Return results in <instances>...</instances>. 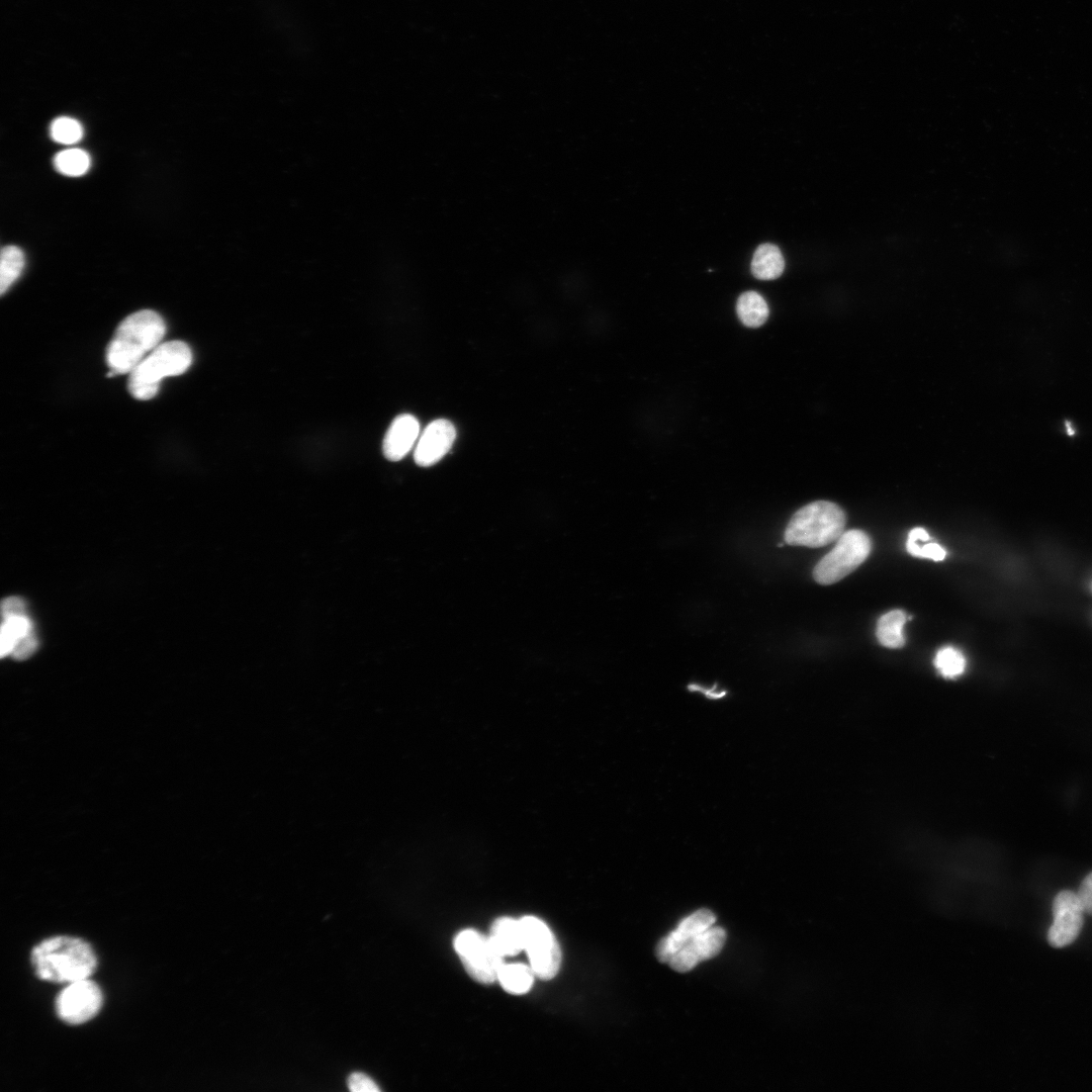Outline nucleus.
Segmentation results:
<instances>
[{
    "mask_svg": "<svg viewBox=\"0 0 1092 1092\" xmlns=\"http://www.w3.org/2000/svg\"><path fill=\"white\" fill-rule=\"evenodd\" d=\"M30 963L38 979L69 984L88 979L97 967V958L86 940L57 935L41 940L32 948Z\"/></svg>",
    "mask_w": 1092,
    "mask_h": 1092,
    "instance_id": "f257e3e1",
    "label": "nucleus"
},
{
    "mask_svg": "<svg viewBox=\"0 0 1092 1092\" xmlns=\"http://www.w3.org/2000/svg\"><path fill=\"white\" fill-rule=\"evenodd\" d=\"M165 331L163 318L154 310L143 309L126 316L106 349L107 376L130 373L161 344Z\"/></svg>",
    "mask_w": 1092,
    "mask_h": 1092,
    "instance_id": "f03ea898",
    "label": "nucleus"
},
{
    "mask_svg": "<svg viewBox=\"0 0 1092 1092\" xmlns=\"http://www.w3.org/2000/svg\"><path fill=\"white\" fill-rule=\"evenodd\" d=\"M191 362V350L184 342L161 343L129 373L128 391L136 399H151L163 378L184 373Z\"/></svg>",
    "mask_w": 1092,
    "mask_h": 1092,
    "instance_id": "7ed1b4c3",
    "label": "nucleus"
},
{
    "mask_svg": "<svg viewBox=\"0 0 1092 1092\" xmlns=\"http://www.w3.org/2000/svg\"><path fill=\"white\" fill-rule=\"evenodd\" d=\"M845 522V514L836 504L813 502L793 515L785 530V541L793 546L822 547L842 535Z\"/></svg>",
    "mask_w": 1092,
    "mask_h": 1092,
    "instance_id": "20e7f679",
    "label": "nucleus"
},
{
    "mask_svg": "<svg viewBox=\"0 0 1092 1092\" xmlns=\"http://www.w3.org/2000/svg\"><path fill=\"white\" fill-rule=\"evenodd\" d=\"M833 549L814 567L813 577L820 584L837 582L856 569L869 556L872 542L860 530L843 532Z\"/></svg>",
    "mask_w": 1092,
    "mask_h": 1092,
    "instance_id": "39448f33",
    "label": "nucleus"
},
{
    "mask_svg": "<svg viewBox=\"0 0 1092 1092\" xmlns=\"http://www.w3.org/2000/svg\"><path fill=\"white\" fill-rule=\"evenodd\" d=\"M454 948L466 972L481 984H490L497 979L503 967L504 956L498 951L491 938L473 929H465L454 939Z\"/></svg>",
    "mask_w": 1092,
    "mask_h": 1092,
    "instance_id": "423d86ee",
    "label": "nucleus"
},
{
    "mask_svg": "<svg viewBox=\"0 0 1092 1092\" xmlns=\"http://www.w3.org/2000/svg\"><path fill=\"white\" fill-rule=\"evenodd\" d=\"M520 922L524 949L528 953L532 971L540 979H552L561 965L558 941L549 927L539 918L526 916Z\"/></svg>",
    "mask_w": 1092,
    "mask_h": 1092,
    "instance_id": "0eeeda50",
    "label": "nucleus"
},
{
    "mask_svg": "<svg viewBox=\"0 0 1092 1092\" xmlns=\"http://www.w3.org/2000/svg\"><path fill=\"white\" fill-rule=\"evenodd\" d=\"M102 1003L101 989L88 978L69 983L58 994L56 1011L65 1023L79 1025L95 1017Z\"/></svg>",
    "mask_w": 1092,
    "mask_h": 1092,
    "instance_id": "6e6552de",
    "label": "nucleus"
},
{
    "mask_svg": "<svg viewBox=\"0 0 1092 1092\" xmlns=\"http://www.w3.org/2000/svg\"><path fill=\"white\" fill-rule=\"evenodd\" d=\"M1084 909L1077 893L1065 890L1053 902L1054 921L1048 932L1049 943L1064 947L1076 940L1084 923Z\"/></svg>",
    "mask_w": 1092,
    "mask_h": 1092,
    "instance_id": "1a4fd4ad",
    "label": "nucleus"
},
{
    "mask_svg": "<svg viewBox=\"0 0 1092 1092\" xmlns=\"http://www.w3.org/2000/svg\"><path fill=\"white\" fill-rule=\"evenodd\" d=\"M726 932L720 926H711L671 956L667 964L679 973L693 970L700 962L715 958L723 948Z\"/></svg>",
    "mask_w": 1092,
    "mask_h": 1092,
    "instance_id": "9d476101",
    "label": "nucleus"
},
{
    "mask_svg": "<svg viewBox=\"0 0 1092 1092\" xmlns=\"http://www.w3.org/2000/svg\"><path fill=\"white\" fill-rule=\"evenodd\" d=\"M456 438L454 425L445 419L435 420L422 432L414 453L418 465L428 467L440 461Z\"/></svg>",
    "mask_w": 1092,
    "mask_h": 1092,
    "instance_id": "9b49d317",
    "label": "nucleus"
},
{
    "mask_svg": "<svg viewBox=\"0 0 1092 1092\" xmlns=\"http://www.w3.org/2000/svg\"><path fill=\"white\" fill-rule=\"evenodd\" d=\"M715 921L716 916L708 909H700L685 917L674 930L657 943V959L661 963H667L673 953L713 926Z\"/></svg>",
    "mask_w": 1092,
    "mask_h": 1092,
    "instance_id": "f8f14e48",
    "label": "nucleus"
},
{
    "mask_svg": "<svg viewBox=\"0 0 1092 1092\" xmlns=\"http://www.w3.org/2000/svg\"><path fill=\"white\" fill-rule=\"evenodd\" d=\"M420 435L418 420L403 414L396 417L383 439V454L390 461L401 460L413 448Z\"/></svg>",
    "mask_w": 1092,
    "mask_h": 1092,
    "instance_id": "ddd939ff",
    "label": "nucleus"
},
{
    "mask_svg": "<svg viewBox=\"0 0 1092 1092\" xmlns=\"http://www.w3.org/2000/svg\"><path fill=\"white\" fill-rule=\"evenodd\" d=\"M489 937L504 957L516 956L524 949L520 920L510 917L496 919L491 925Z\"/></svg>",
    "mask_w": 1092,
    "mask_h": 1092,
    "instance_id": "4468645a",
    "label": "nucleus"
},
{
    "mask_svg": "<svg viewBox=\"0 0 1092 1092\" xmlns=\"http://www.w3.org/2000/svg\"><path fill=\"white\" fill-rule=\"evenodd\" d=\"M784 268V257L776 245L765 243L758 246L751 262L754 277L760 280H772L782 275Z\"/></svg>",
    "mask_w": 1092,
    "mask_h": 1092,
    "instance_id": "2eb2a0df",
    "label": "nucleus"
},
{
    "mask_svg": "<svg viewBox=\"0 0 1092 1092\" xmlns=\"http://www.w3.org/2000/svg\"><path fill=\"white\" fill-rule=\"evenodd\" d=\"M907 615L902 610H893L880 617L876 636L879 642L888 648H900L905 644L903 627Z\"/></svg>",
    "mask_w": 1092,
    "mask_h": 1092,
    "instance_id": "dca6fc26",
    "label": "nucleus"
},
{
    "mask_svg": "<svg viewBox=\"0 0 1092 1092\" xmlns=\"http://www.w3.org/2000/svg\"><path fill=\"white\" fill-rule=\"evenodd\" d=\"M736 311L741 323L750 328L760 327L768 316L767 303L756 291L742 293L737 300Z\"/></svg>",
    "mask_w": 1092,
    "mask_h": 1092,
    "instance_id": "f3484780",
    "label": "nucleus"
},
{
    "mask_svg": "<svg viewBox=\"0 0 1092 1092\" xmlns=\"http://www.w3.org/2000/svg\"><path fill=\"white\" fill-rule=\"evenodd\" d=\"M33 625L26 614L3 617L1 627V656L11 654L15 644L24 636L33 632Z\"/></svg>",
    "mask_w": 1092,
    "mask_h": 1092,
    "instance_id": "a211bd4d",
    "label": "nucleus"
},
{
    "mask_svg": "<svg viewBox=\"0 0 1092 1092\" xmlns=\"http://www.w3.org/2000/svg\"><path fill=\"white\" fill-rule=\"evenodd\" d=\"M534 975L532 969L525 965L504 964L498 972L497 980L506 991L513 994H523L531 988Z\"/></svg>",
    "mask_w": 1092,
    "mask_h": 1092,
    "instance_id": "6ab92c4d",
    "label": "nucleus"
},
{
    "mask_svg": "<svg viewBox=\"0 0 1092 1092\" xmlns=\"http://www.w3.org/2000/svg\"><path fill=\"white\" fill-rule=\"evenodd\" d=\"M89 154L79 148H70L56 154L54 166L58 172L70 177L84 175L90 168Z\"/></svg>",
    "mask_w": 1092,
    "mask_h": 1092,
    "instance_id": "aec40b11",
    "label": "nucleus"
},
{
    "mask_svg": "<svg viewBox=\"0 0 1092 1092\" xmlns=\"http://www.w3.org/2000/svg\"><path fill=\"white\" fill-rule=\"evenodd\" d=\"M24 254L16 246H6L1 251L0 292L4 294L19 277L24 267Z\"/></svg>",
    "mask_w": 1092,
    "mask_h": 1092,
    "instance_id": "412c9836",
    "label": "nucleus"
},
{
    "mask_svg": "<svg viewBox=\"0 0 1092 1092\" xmlns=\"http://www.w3.org/2000/svg\"><path fill=\"white\" fill-rule=\"evenodd\" d=\"M934 665L945 678H954L963 674L966 668L964 654L952 646L940 648L934 657Z\"/></svg>",
    "mask_w": 1092,
    "mask_h": 1092,
    "instance_id": "4be33fe9",
    "label": "nucleus"
},
{
    "mask_svg": "<svg viewBox=\"0 0 1092 1092\" xmlns=\"http://www.w3.org/2000/svg\"><path fill=\"white\" fill-rule=\"evenodd\" d=\"M52 139L62 145L77 144L83 136L82 124L69 116H60L50 126Z\"/></svg>",
    "mask_w": 1092,
    "mask_h": 1092,
    "instance_id": "5701e85b",
    "label": "nucleus"
},
{
    "mask_svg": "<svg viewBox=\"0 0 1092 1092\" xmlns=\"http://www.w3.org/2000/svg\"><path fill=\"white\" fill-rule=\"evenodd\" d=\"M906 549L909 554L915 557L928 558L934 561H941L946 556V551L939 544L929 542L920 547L916 541L908 540L906 542Z\"/></svg>",
    "mask_w": 1092,
    "mask_h": 1092,
    "instance_id": "b1692460",
    "label": "nucleus"
},
{
    "mask_svg": "<svg viewBox=\"0 0 1092 1092\" xmlns=\"http://www.w3.org/2000/svg\"><path fill=\"white\" fill-rule=\"evenodd\" d=\"M348 1087L353 1092H377L380 1090L372 1078L361 1072H355L349 1076Z\"/></svg>",
    "mask_w": 1092,
    "mask_h": 1092,
    "instance_id": "393cba45",
    "label": "nucleus"
},
{
    "mask_svg": "<svg viewBox=\"0 0 1092 1092\" xmlns=\"http://www.w3.org/2000/svg\"><path fill=\"white\" fill-rule=\"evenodd\" d=\"M38 646L34 631L21 638L14 646L11 655L17 660H24L31 656Z\"/></svg>",
    "mask_w": 1092,
    "mask_h": 1092,
    "instance_id": "a878e982",
    "label": "nucleus"
},
{
    "mask_svg": "<svg viewBox=\"0 0 1092 1092\" xmlns=\"http://www.w3.org/2000/svg\"><path fill=\"white\" fill-rule=\"evenodd\" d=\"M1077 895L1084 911L1092 915V872L1081 883Z\"/></svg>",
    "mask_w": 1092,
    "mask_h": 1092,
    "instance_id": "bb28decb",
    "label": "nucleus"
},
{
    "mask_svg": "<svg viewBox=\"0 0 1092 1092\" xmlns=\"http://www.w3.org/2000/svg\"><path fill=\"white\" fill-rule=\"evenodd\" d=\"M2 616H16L26 614V606L23 600L17 597H10L2 602Z\"/></svg>",
    "mask_w": 1092,
    "mask_h": 1092,
    "instance_id": "cd10ccee",
    "label": "nucleus"
},
{
    "mask_svg": "<svg viewBox=\"0 0 1092 1092\" xmlns=\"http://www.w3.org/2000/svg\"><path fill=\"white\" fill-rule=\"evenodd\" d=\"M929 539H930L929 534L927 533V531L924 528H921V527H916V528L912 529L909 532V535H908V540H913V541H917V540L928 541Z\"/></svg>",
    "mask_w": 1092,
    "mask_h": 1092,
    "instance_id": "c85d7f7f",
    "label": "nucleus"
},
{
    "mask_svg": "<svg viewBox=\"0 0 1092 1092\" xmlns=\"http://www.w3.org/2000/svg\"><path fill=\"white\" fill-rule=\"evenodd\" d=\"M1066 429H1067L1068 435L1073 436L1075 434V430H1074V428L1072 427V425H1071V423L1069 421L1066 422Z\"/></svg>",
    "mask_w": 1092,
    "mask_h": 1092,
    "instance_id": "c756f323",
    "label": "nucleus"
}]
</instances>
